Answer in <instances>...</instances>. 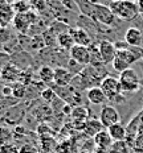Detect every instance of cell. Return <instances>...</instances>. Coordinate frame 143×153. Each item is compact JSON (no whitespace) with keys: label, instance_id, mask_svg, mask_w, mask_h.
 <instances>
[{"label":"cell","instance_id":"6da1fadb","mask_svg":"<svg viewBox=\"0 0 143 153\" xmlns=\"http://www.w3.org/2000/svg\"><path fill=\"white\" fill-rule=\"evenodd\" d=\"M78 4L79 9L84 15H86L88 17L93 19L94 21L103 25H113L115 16L111 12L109 5H103L100 3H91L89 0H77L76 1Z\"/></svg>","mask_w":143,"mask_h":153},{"label":"cell","instance_id":"7a4b0ae2","mask_svg":"<svg viewBox=\"0 0 143 153\" xmlns=\"http://www.w3.org/2000/svg\"><path fill=\"white\" fill-rule=\"evenodd\" d=\"M136 46H130L127 49L117 50L115 58L113 61V69L115 71H118L119 74L122 71H125L127 69H131V65L135 63L139 58L143 56V50H135Z\"/></svg>","mask_w":143,"mask_h":153},{"label":"cell","instance_id":"3957f363","mask_svg":"<svg viewBox=\"0 0 143 153\" xmlns=\"http://www.w3.org/2000/svg\"><path fill=\"white\" fill-rule=\"evenodd\" d=\"M109 8L117 19L122 21H133L138 17L139 9L134 0H118V1H110Z\"/></svg>","mask_w":143,"mask_h":153},{"label":"cell","instance_id":"277c9868","mask_svg":"<svg viewBox=\"0 0 143 153\" xmlns=\"http://www.w3.org/2000/svg\"><path fill=\"white\" fill-rule=\"evenodd\" d=\"M101 90L103 91V94L106 95L107 100H117L119 97H122V87H121L119 79L114 78L111 75H107L102 79V82L100 83Z\"/></svg>","mask_w":143,"mask_h":153},{"label":"cell","instance_id":"5b68a950","mask_svg":"<svg viewBox=\"0 0 143 153\" xmlns=\"http://www.w3.org/2000/svg\"><path fill=\"white\" fill-rule=\"evenodd\" d=\"M119 83L123 92H136L141 88V82L133 69H127L119 74Z\"/></svg>","mask_w":143,"mask_h":153},{"label":"cell","instance_id":"8992f818","mask_svg":"<svg viewBox=\"0 0 143 153\" xmlns=\"http://www.w3.org/2000/svg\"><path fill=\"white\" fill-rule=\"evenodd\" d=\"M121 116L119 112L117 111V108L114 106H110V104H105V106L101 108L100 112V122L102 123V126L105 128H109V127L114 126L117 123H121Z\"/></svg>","mask_w":143,"mask_h":153},{"label":"cell","instance_id":"52a82bcc","mask_svg":"<svg viewBox=\"0 0 143 153\" xmlns=\"http://www.w3.org/2000/svg\"><path fill=\"white\" fill-rule=\"evenodd\" d=\"M70 53V58L74 62H77L81 66H89L90 65V59H91V53L90 49L86 46H79V45H74L69 50Z\"/></svg>","mask_w":143,"mask_h":153},{"label":"cell","instance_id":"ba28073f","mask_svg":"<svg viewBox=\"0 0 143 153\" xmlns=\"http://www.w3.org/2000/svg\"><path fill=\"white\" fill-rule=\"evenodd\" d=\"M98 53H100L103 65L113 63L114 58H115V54H117L115 45H114L113 42H110V41H107V40L101 41L100 45H98Z\"/></svg>","mask_w":143,"mask_h":153},{"label":"cell","instance_id":"9c48e42d","mask_svg":"<svg viewBox=\"0 0 143 153\" xmlns=\"http://www.w3.org/2000/svg\"><path fill=\"white\" fill-rule=\"evenodd\" d=\"M34 20H36V15L33 12H25V13H16L12 21H13L16 29L21 32V33H24V32L28 30L29 25L34 23Z\"/></svg>","mask_w":143,"mask_h":153},{"label":"cell","instance_id":"30bf717a","mask_svg":"<svg viewBox=\"0 0 143 153\" xmlns=\"http://www.w3.org/2000/svg\"><path fill=\"white\" fill-rule=\"evenodd\" d=\"M73 79H74V74L69 70L68 68H57L55 69V83L57 87H65V86L72 85Z\"/></svg>","mask_w":143,"mask_h":153},{"label":"cell","instance_id":"8fae6325","mask_svg":"<svg viewBox=\"0 0 143 153\" xmlns=\"http://www.w3.org/2000/svg\"><path fill=\"white\" fill-rule=\"evenodd\" d=\"M70 34L74 40V44L76 45H79V46H86L89 48L91 44V37L90 34L88 33L84 28H76V29H72L70 30Z\"/></svg>","mask_w":143,"mask_h":153},{"label":"cell","instance_id":"7c38bea8","mask_svg":"<svg viewBox=\"0 0 143 153\" xmlns=\"http://www.w3.org/2000/svg\"><path fill=\"white\" fill-rule=\"evenodd\" d=\"M86 98H88V100L90 102L91 104H94V106H102V104H105V102L107 100L106 95L103 94V91L101 90L100 86L88 88Z\"/></svg>","mask_w":143,"mask_h":153},{"label":"cell","instance_id":"4fadbf2b","mask_svg":"<svg viewBox=\"0 0 143 153\" xmlns=\"http://www.w3.org/2000/svg\"><path fill=\"white\" fill-rule=\"evenodd\" d=\"M107 132L111 136L114 143H118V141H125L126 136H127V129L126 127L123 126L122 123H117L114 126H111L107 128Z\"/></svg>","mask_w":143,"mask_h":153},{"label":"cell","instance_id":"5bb4252c","mask_svg":"<svg viewBox=\"0 0 143 153\" xmlns=\"http://www.w3.org/2000/svg\"><path fill=\"white\" fill-rule=\"evenodd\" d=\"M93 141L97 148H103V149H109L114 144L113 139H111V136L109 135L107 131H101L100 133H97L93 137Z\"/></svg>","mask_w":143,"mask_h":153},{"label":"cell","instance_id":"9a60e30c","mask_svg":"<svg viewBox=\"0 0 143 153\" xmlns=\"http://www.w3.org/2000/svg\"><path fill=\"white\" fill-rule=\"evenodd\" d=\"M125 41L130 46H136L138 48L142 44V32L138 28H129L125 32Z\"/></svg>","mask_w":143,"mask_h":153},{"label":"cell","instance_id":"2e32d148","mask_svg":"<svg viewBox=\"0 0 143 153\" xmlns=\"http://www.w3.org/2000/svg\"><path fill=\"white\" fill-rule=\"evenodd\" d=\"M105 127L102 126V123L100 122V119H88L86 120V124H85V128H84V132L86 133L88 136L90 137H94L97 133H100L101 131H103Z\"/></svg>","mask_w":143,"mask_h":153},{"label":"cell","instance_id":"e0dca14e","mask_svg":"<svg viewBox=\"0 0 143 153\" xmlns=\"http://www.w3.org/2000/svg\"><path fill=\"white\" fill-rule=\"evenodd\" d=\"M39 78L43 83L45 85H50L55 81V70L49 66H43L39 70Z\"/></svg>","mask_w":143,"mask_h":153},{"label":"cell","instance_id":"ac0fdd59","mask_svg":"<svg viewBox=\"0 0 143 153\" xmlns=\"http://www.w3.org/2000/svg\"><path fill=\"white\" fill-rule=\"evenodd\" d=\"M57 42H58L60 48H62L65 50H70L76 45L70 33H60L58 37H57Z\"/></svg>","mask_w":143,"mask_h":153},{"label":"cell","instance_id":"d6986e66","mask_svg":"<svg viewBox=\"0 0 143 153\" xmlns=\"http://www.w3.org/2000/svg\"><path fill=\"white\" fill-rule=\"evenodd\" d=\"M1 78L7 79V81H9V82L16 81V79L19 78L17 68H15V66H12V65H5L1 70Z\"/></svg>","mask_w":143,"mask_h":153},{"label":"cell","instance_id":"ffe728a7","mask_svg":"<svg viewBox=\"0 0 143 153\" xmlns=\"http://www.w3.org/2000/svg\"><path fill=\"white\" fill-rule=\"evenodd\" d=\"M13 139V132L5 126H0V146L11 144Z\"/></svg>","mask_w":143,"mask_h":153},{"label":"cell","instance_id":"44dd1931","mask_svg":"<svg viewBox=\"0 0 143 153\" xmlns=\"http://www.w3.org/2000/svg\"><path fill=\"white\" fill-rule=\"evenodd\" d=\"M72 117L74 120H82L86 122L89 117V111L86 107H74V110L72 111Z\"/></svg>","mask_w":143,"mask_h":153},{"label":"cell","instance_id":"7402d4cb","mask_svg":"<svg viewBox=\"0 0 143 153\" xmlns=\"http://www.w3.org/2000/svg\"><path fill=\"white\" fill-rule=\"evenodd\" d=\"M12 8L16 13H25V12L29 11L31 4L25 0H16V1L12 4Z\"/></svg>","mask_w":143,"mask_h":153},{"label":"cell","instance_id":"603a6c76","mask_svg":"<svg viewBox=\"0 0 143 153\" xmlns=\"http://www.w3.org/2000/svg\"><path fill=\"white\" fill-rule=\"evenodd\" d=\"M11 95L15 98H24L25 94H27V88L23 83H15L11 87Z\"/></svg>","mask_w":143,"mask_h":153},{"label":"cell","instance_id":"cb8c5ba5","mask_svg":"<svg viewBox=\"0 0 143 153\" xmlns=\"http://www.w3.org/2000/svg\"><path fill=\"white\" fill-rule=\"evenodd\" d=\"M11 34H9L8 29H5L4 27H0V44H5L7 41H9Z\"/></svg>","mask_w":143,"mask_h":153},{"label":"cell","instance_id":"d4e9b609","mask_svg":"<svg viewBox=\"0 0 143 153\" xmlns=\"http://www.w3.org/2000/svg\"><path fill=\"white\" fill-rule=\"evenodd\" d=\"M55 97H56V92L53 88H46L45 91H43V98L48 102H52L55 99Z\"/></svg>","mask_w":143,"mask_h":153},{"label":"cell","instance_id":"484cf974","mask_svg":"<svg viewBox=\"0 0 143 153\" xmlns=\"http://www.w3.org/2000/svg\"><path fill=\"white\" fill-rule=\"evenodd\" d=\"M0 153H19V149H16V146L12 144H7L0 146Z\"/></svg>","mask_w":143,"mask_h":153},{"label":"cell","instance_id":"4316f807","mask_svg":"<svg viewBox=\"0 0 143 153\" xmlns=\"http://www.w3.org/2000/svg\"><path fill=\"white\" fill-rule=\"evenodd\" d=\"M31 7L37 9V11H41V9L45 8V1L44 0H31Z\"/></svg>","mask_w":143,"mask_h":153},{"label":"cell","instance_id":"83f0119b","mask_svg":"<svg viewBox=\"0 0 143 153\" xmlns=\"http://www.w3.org/2000/svg\"><path fill=\"white\" fill-rule=\"evenodd\" d=\"M19 153H37V149L31 144H25L21 146V149H19Z\"/></svg>","mask_w":143,"mask_h":153},{"label":"cell","instance_id":"f1b7e54d","mask_svg":"<svg viewBox=\"0 0 143 153\" xmlns=\"http://www.w3.org/2000/svg\"><path fill=\"white\" fill-rule=\"evenodd\" d=\"M136 5H138L139 13H143V0H136Z\"/></svg>","mask_w":143,"mask_h":153},{"label":"cell","instance_id":"f546056e","mask_svg":"<svg viewBox=\"0 0 143 153\" xmlns=\"http://www.w3.org/2000/svg\"><path fill=\"white\" fill-rule=\"evenodd\" d=\"M95 153H110V149H103V148H97Z\"/></svg>","mask_w":143,"mask_h":153},{"label":"cell","instance_id":"4dcf8cb0","mask_svg":"<svg viewBox=\"0 0 143 153\" xmlns=\"http://www.w3.org/2000/svg\"><path fill=\"white\" fill-rule=\"evenodd\" d=\"M7 1H8V3H15L16 0H7Z\"/></svg>","mask_w":143,"mask_h":153},{"label":"cell","instance_id":"1f68e13d","mask_svg":"<svg viewBox=\"0 0 143 153\" xmlns=\"http://www.w3.org/2000/svg\"><path fill=\"white\" fill-rule=\"evenodd\" d=\"M111 1H118V0H111Z\"/></svg>","mask_w":143,"mask_h":153},{"label":"cell","instance_id":"d6a6232c","mask_svg":"<svg viewBox=\"0 0 143 153\" xmlns=\"http://www.w3.org/2000/svg\"><path fill=\"white\" fill-rule=\"evenodd\" d=\"M82 153H90V152H82Z\"/></svg>","mask_w":143,"mask_h":153},{"label":"cell","instance_id":"836d02e7","mask_svg":"<svg viewBox=\"0 0 143 153\" xmlns=\"http://www.w3.org/2000/svg\"><path fill=\"white\" fill-rule=\"evenodd\" d=\"M25 1H31V0H25Z\"/></svg>","mask_w":143,"mask_h":153}]
</instances>
